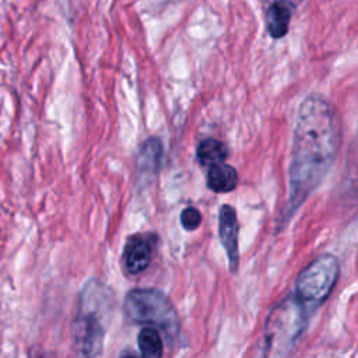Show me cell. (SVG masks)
<instances>
[{
	"instance_id": "8992f818",
	"label": "cell",
	"mask_w": 358,
	"mask_h": 358,
	"mask_svg": "<svg viewBox=\"0 0 358 358\" xmlns=\"http://www.w3.org/2000/svg\"><path fill=\"white\" fill-rule=\"evenodd\" d=\"M155 242L157 236L152 234H136L126 241L123 264L129 274H138L150 266Z\"/></svg>"
},
{
	"instance_id": "ba28073f",
	"label": "cell",
	"mask_w": 358,
	"mask_h": 358,
	"mask_svg": "<svg viewBox=\"0 0 358 358\" xmlns=\"http://www.w3.org/2000/svg\"><path fill=\"white\" fill-rule=\"evenodd\" d=\"M291 17H292L291 3L285 0L274 1L268 7L267 15H266V25L270 36L275 39L282 38L288 32Z\"/></svg>"
},
{
	"instance_id": "3957f363",
	"label": "cell",
	"mask_w": 358,
	"mask_h": 358,
	"mask_svg": "<svg viewBox=\"0 0 358 358\" xmlns=\"http://www.w3.org/2000/svg\"><path fill=\"white\" fill-rule=\"evenodd\" d=\"M303 302L294 294L288 295L267 316L264 327L266 352L270 355L288 354L306 327Z\"/></svg>"
},
{
	"instance_id": "277c9868",
	"label": "cell",
	"mask_w": 358,
	"mask_h": 358,
	"mask_svg": "<svg viewBox=\"0 0 358 358\" xmlns=\"http://www.w3.org/2000/svg\"><path fill=\"white\" fill-rule=\"evenodd\" d=\"M338 270V260L333 255L316 257L299 273L295 282V295L308 305L322 303L333 291Z\"/></svg>"
},
{
	"instance_id": "30bf717a",
	"label": "cell",
	"mask_w": 358,
	"mask_h": 358,
	"mask_svg": "<svg viewBox=\"0 0 358 358\" xmlns=\"http://www.w3.org/2000/svg\"><path fill=\"white\" fill-rule=\"evenodd\" d=\"M161 157H162V145L159 140L155 137L147 138L138 150V158H137L138 169L147 173L157 172L161 164Z\"/></svg>"
},
{
	"instance_id": "5b68a950",
	"label": "cell",
	"mask_w": 358,
	"mask_h": 358,
	"mask_svg": "<svg viewBox=\"0 0 358 358\" xmlns=\"http://www.w3.org/2000/svg\"><path fill=\"white\" fill-rule=\"evenodd\" d=\"M105 329L95 312H80L73 324L74 345L80 355L95 357L102 351Z\"/></svg>"
},
{
	"instance_id": "9c48e42d",
	"label": "cell",
	"mask_w": 358,
	"mask_h": 358,
	"mask_svg": "<svg viewBox=\"0 0 358 358\" xmlns=\"http://www.w3.org/2000/svg\"><path fill=\"white\" fill-rule=\"evenodd\" d=\"M238 185V172L224 162L208 166L207 186L215 193H228Z\"/></svg>"
},
{
	"instance_id": "8fae6325",
	"label": "cell",
	"mask_w": 358,
	"mask_h": 358,
	"mask_svg": "<svg viewBox=\"0 0 358 358\" xmlns=\"http://www.w3.org/2000/svg\"><path fill=\"white\" fill-rule=\"evenodd\" d=\"M196 157L201 165L211 166L225 161V158L228 157V148L220 140L206 138L197 145Z\"/></svg>"
},
{
	"instance_id": "4fadbf2b",
	"label": "cell",
	"mask_w": 358,
	"mask_h": 358,
	"mask_svg": "<svg viewBox=\"0 0 358 358\" xmlns=\"http://www.w3.org/2000/svg\"><path fill=\"white\" fill-rule=\"evenodd\" d=\"M201 222V214L196 207H186L180 213V224L186 231H194Z\"/></svg>"
},
{
	"instance_id": "52a82bcc",
	"label": "cell",
	"mask_w": 358,
	"mask_h": 358,
	"mask_svg": "<svg viewBox=\"0 0 358 358\" xmlns=\"http://www.w3.org/2000/svg\"><path fill=\"white\" fill-rule=\"evenodd\" d=\"M238 232H239V224H238L235 208L229 204L221 206L218 213V234H220V241L225 249L229 268L232 273H235L239 266Z\"/></svg>"
},
{
	"instance_id": "6da1fadb",
	"label": "cell",
	"mask_w": 358,
	"mask_h": 358,
	"mask_svg": "<svg viewBox=\"0 0 358 358\" xmlns=\"http://www.w3.org/2000/svg\"><path fill=\"white\" fill-rule=\"evenodd\" d=\"M340 122L331 103L310 94L299 105L289 164L288 213H294L320 185L340 147Z\"/></svg>"
},
{
	"instance_id": "7c38bea8",
	"label": "cell",
	"mask_w": 358,
	"mask_h": 358,
	"mask_svg": "<svg viewBox=\"0 0 358 358\" xmlns=\"http://www.w3.org/2000/svg\"><path fill=\"white\" fill-rule=\"evenodd\" d=\"M137 344L143 357L159 358L164 354V344L158 329L152 326L143 327L137 336Z\"/></svg>"
},
{
	"instance_id": "7a4b0ae2",
	"label": "cell",
	"mask_w": 358,
	"mask_h": 358,
	"mask_svg": "<svg viewBox=\"0 0 358 358\" xmlns=\"http://www.w3.org/2000/svg\"><path fill=\"white\" fill-rule=\"evenodd\" d=\"M123 310L129 320L138 324H150L161 330L169 341L180 331V322L169 298L155 288H134L123 302Z\"/></svg>"
}]
</instances>
